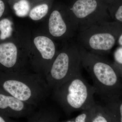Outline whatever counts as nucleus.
I'll return each instance as SVG.
<instances>
[{
  "mask_svg": "<svg viewBox=\"0 0 122 122\" xmlns=\"http://www.w3.org/2000/svg\"><path fill=\"white\" fill-rule=\"evenodd\" d=\"M5 122V119L2 117L0 116V122Z\"/></svg>",
  "mask_w": 122,
  "mask_h": 122,
  "instance_id": "nucleus-22",
  "label": "nucleus"
},
{
  "mask_svg": "<svg viewBox=\"0 0 122 122\" xmlns=\"http://www.w3.org/2000/svg\"><path fill=\"white\" fill-rule=\"evenodd\" d=\"M91 117V107L82 111V112L75 117L66 120L67 122H90Z\"/></svg>",
  "mask_w": 122,
  "mask_h": 122,
  "instance_id": "nucleus-15",
  "label": "nucleus"
},
{
  "mask_svg": "<svg viewBox=\"0 0 122 122\" xmlns=\"http://www.w3.org/2000/svg\"><path fill=\"white\" fill-rule=\"evenodd\" d=\"M81 59L80 48L77 43L59 53L48 71L50 86L56 88L81 72Z\"/></svg>",
  "mask_w": 122,
  "mask_h": 122,
  "instance_id": "nucleus-3",
  "label": "nucleus"
},
{
  "mask_svg": "<svg viewBox=\"0 0 122 122\" xmlns=\"http://www.w3.org/2000/svg\"><path fill=\"white\" fill-rule=\"evenodd\" d=\"M0 30L1 31L0 38L1 39H4L10 36L12 31L11 21L7 19L0 21Z\"/></svg>",
  "mask_w": 122,
  "mask_h": 122,
  "instance_id": "nucleus-14",
  "label": "nucleus"
},
{
  "mask_svg": "<svg viewBox=\"0 0 122 122\" xmlns=\"http://www.w3.org/2000/svg\"><path fill=\"white\" fill-rule=\"evenodd\" d=\"M112 25L108 21L100 22L78 32L77 44L90 52L104 56L115 44Z\"/></svg>",
  "mask_w": 122,
  "mask_h": 122,
  "instance_id": "nucleus-4",
  "label": "nucleus"
},
{
  "mask_svg": "<svg viewBox=\"0 0 122 122\" xmlns=\"http://www.w3.org/2000/svg\"><path fill=\"white\" fill-rule=\"evenodd\" d=\"M114 57L116 61L122 65V46L118 48L115 52Z\"/></svg>",
  "mask_w": 122,
  "mask_h": 122,
  "instance_id": "nucleus-16",
  "label": "nucleus"
},
{
  "mask_svg": "<svg viewBox=\"0 0 122 122\" xmlns=\"http://www.w3.org/2000/svg\"><path fill=\"white\" fill-rule=\"evenodd\" d=\"M30 104L24 102L12 96L0 94V109H9L18 116L26 113L29 111L28 107Z\"/></svg>",
  "mask_w": 122,
  "mask_h": 122,
  "instance_id": "nucleus-8",
  "label": "nucleus"
},
{
  "mask_svg": "<svg viewBox=\"0 0 122 122\" xmlns=\"http://www.w3.org/2000/svg\"><path fill=\"white\" fill-rule=\"evenodd\" d=\"M5 4L2 0H0V18L2 16L5 10Z\"/></svg>",
  "mask_w": 122,
  "mask_h": 122,
  "instance_id": "nucleus-18",
  "label": "nucleus"
},
{
  "mask_svg": "<svg viewBox=\"0 0 122 122\" xmlns=\"http://www.w3.org/2000/svg\"><path fill=\"white\" fill-rule=\"evenodd\" d=\"M32 83L23 79H11L5 81L3 87L11 96L24 102L33 105L37 94Z\"/></svg>",
  "mask_w": 122,
  "mask_h": 122,
  "instance_id": "nucleus-6",
  "label": "nucleus"
},
{
  "mask_svg": "<svg viewBox=\"0 0 122 122\" xmlns=\"http://www.w3.org/2000/svg\"><path fill=\"white\" fill-rule=\"evenodd\" d=\"M119 111L120 115V121L122 122V103L119 106Z\"/></svg>",
  "mask_w": 122,
  "mask_h": 122,
  "instance_id": "nucleus-19",
  "label": "nucleus"
},
{
  "mask_svg": "<svg viewBox=\"0 0 122 122\" xmlns=\"http://www.w3.org/2000/svg\"><path fill=\"white\" fill-rule=\"evenodd\" d=\"M91 110V122H110L109 110L107 107L96 103Z\"/></svg>",
  "mask_w": 122,
  "mask_h": 122,
  "instance_id": "nucleus-11",
  "label": "nucleus"
},
{
  "mask_svg": "<svg viewBox=\"0 0 122 122\" xmlns=\"http://www.w3.org/2000/svg\"><path fill=\"white\" fill-rule=\"evenodd\" d=\"M18 50L12 42L0 44V63L7 68L14 67L17 61Z\"/></svg>",
  "mask_w": 122,
  "mask_h": 122,
  "instance_id": "nucleus-9",
  "label": "nucleus"
},
{
  "mask_svg": "<svg viewBox=\"0 0 122 122\" xmlns=\"http://www.w3.org/2000/svg\"><path fill=\"white\" fill-rule=\"evenodd\" d=\"M68 26L60 11L57 10L53 11L50 17L49 22V30L52 36L55 37H61L68 32L69 28L76 32L74 29L69 28Z\"/></svg>",
  "mask_w": 122,
  "mask_h": 122,
  "instance_id": "nucleus-7",
  "label": "nucleus"
},
{
  "mask_svg": "<svg viewBox=\"0 0 122 122\" xmlns=\"http://www.w3.org/2000/svg\"><path fill=\"white\" fill-rule=\"evenodd\" d=\"M79 46L82 66L91 76L95 93L103 100H107L111 90L118 83L116 72L104 56L90 52Z\"/></svg>",
  "mask_w": 122,
  "mask_h": 122,
  "instance_id": "nucleus-2",
  "label": "nucleus"
},
{
  "mask_svg": "<svg viewBox=\"0 0 122 122\" xmlns=\"http://www.w3.org/2000/svg\"><path fill=\"white\" fill-rule=\"evenodd\" d=\"M49 7L46 4H42L34 8L30 11L29 16L34 20H38L44 17L48 13Z\"/></svg>",
  "mask_w": 122,
  "mask_h": 122,
  "instance_id": "nucleus-13",
  "label": "nucleus"
},
{
  "mask_svg": "<svg viewBox=\"0 0 122 122\" xmlns=\"http://www.w3.org/2000/svg\"><path fill=\"white\" fill-rule=\"evenodd\" d=\"M54 89L55 97L68 114L89 109L96 103L94 98L95 89L81 72Z\"/></svg>",
  "mask_w": 122,
  "mask_h": 122,
  "instance_id": "nucleus-1",
  "label": "nucleus"
},
{
  "mask_svg": "<svg viewBox=\"0 0 122 122\" xmlns=\"http://www.w3.org/2000/svg\"><path fill=\"white\" fill-rule=\"evenodd\" d=\"M100 0L102 1V2L105 3V4H106L108 6V5L110 4L111 2V1L112 0Z\"/></svg>",
  "mask_w": 122,
  "mask_h": 122,
  "instance_id": "nucleus-21",
  "label": "nucleus"
},
{
  "mask_svg": "<svg viewBox=\"0 0 122 122\" xmlns=\"http://www.w3.org/2000/svg\"><path fill=\"white\" fill-rule=\"evenodd\" d=\"M107 10V5L100 0H72L69 9L77 33L95 24L108 21Z\"/></svg>",
  "mask_w": 122,
  "mask_h": 122,
  "instance_id": "nucleus-5",
  "label": "nucleus"
},
{
  "mask_svg": "<svg viewBox=\"0 0 122 122\" xmlns=\"http://www.w3.org/2000/svg\"><path fill=\"white\" fill-rule=\"evenodd\" d=\"M13 8L17 16L24 17L29 12L30 5L27 0H20L14 4Z\"/></svg>",
  "mask_w": 122,
  "mask_h": 122,
  "instance_id": "nucleus-12",
  "label": "nucleus"
},
{
  "mask_svg": "<svg viewBox=\"0 0 122 122\" xmlns=\"http://www.w3.org/2000/svg\"><path fill=\"white\" fill-rule=\"evenodd\" d=\"M118 43L119 45L122 46V33L119 36L118 39Z\"/></svg>",
  "mask_w": 122,
  "mask_h": 122,
  "instance_id": "nucleus-20",
  "label": "nucleus"
},
{
  "mask_svg": "<svg viewBox=\"0 0 122 122\" xmlns=\"http://www.w3.org/2000/svg\"><path fill=\"white\" fill-rule=\"evenodd\" d=\"M114 16L118 21L122 22V5H119L114 14Z\"/></svg>",
  "mask_w": 122,
  "mask_h": 122,
  "instance_id": "nucleus-17",
  "label": "nucleus"
},
{
  "mask_svg": "<svg viewBox=\"0 0 122 122\" xmlns=\"http://www.w3.org/2000/svg\"><path fill=\"white\" fill-rule=\"evenodd\" d=\"M35 45L43 59L52 60L56 53V49L53 42L49 38L39 36L34 41Z\"/></svg>",
  "mask_w": 122,
  "mask_h": 122,
  "instance_id": "nucleus-10",
  "label": "nucleus"
}]
</instances>
